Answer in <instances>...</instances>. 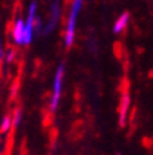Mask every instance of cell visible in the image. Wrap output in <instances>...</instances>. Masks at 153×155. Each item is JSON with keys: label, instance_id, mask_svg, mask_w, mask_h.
<instances>
[{"label": "cell", "instance_id": "cell-1", "mask_svg": "<svg viewBox=\"0 0 153 155\" xmlns=\"http://www.w3.org/2000/svg\"><path fill=\"white\" fill-rule=\"evenodd\" d=\"M84 0H72L69 7V13L65 21V31H64V45L65 48H70L75 45L77 32V21H79L80 13L83 10Z\"/></svg>", "mask_w": 153, "mask_h": 155}, {"label": "cell", "instance_id": "cell-2", "mask_svg": "<svg viewBox=\"0 0 153 155\" xmlns=\"http://www.w3.org/2000/svg\"><path fill=\"white\" fill-rule=\"evenodd\" d=\"M64 79H65V64L59 62L57 67V71L54 74V82H53V89H51L50 103H48V110L51 114H55L59 107L62 90H64Z\"/></svg>", "mask_w": 153, "mask_h": 155}, {"label": "cell", "instance_id": "cell-3", "mask_svg": "<svg viewBox=\"0 0 153 155\" xmlns=\"http://www.w3.org/2000/svg\"><path fill=\"white\" fill-rule=\"evenodd\" d=\"M39 19V4L36 0H32L26 8V15L24 17L25 22V46H30L36 38V22Z\"/></svg>", "mask_w": 153, "mask_h": 155}, {"label": "cell", "instance_id": "cell-4", "mask_svg": "<svg viewBox=\"0 0 153 155\" xmlns=\"http://www.w3.org/2000/svg\"><path fill=\"white\" fill-rule=\"evenodd\" d=\"M62 15V2L61 0H51L50 8H48V17L46 22H43L42 36H50L58 28Z\"/></svg>", "mask_w": 153, "mask_h": 155}, {"label": "cell", "instance_id": "cell-5", "mask_svg": "<svg viewBox=\"0 0 153 155\" xmlns=\"http://www.w3.org/2000/svg\"><path fill=\"white\" fill-rule=\"evenodd\" d=\"M10 39L15 46H25V22L24 17L18 15L11 24L10 29Z\"/></svg>", "mask_w": 153, "mask_h": 155}, {"label": "cell", "instance_id": "cell-6", "mask_svg": "<svg viewBox=\"0 0 153 155\" xmlns=\"http://www.w3.org/2000/svg\"><path fill=\"white\" fill-rule=\"evenodd\" d=\"M130 108H131V96L126 91V93L121 94L120 105H119V126L120 127H124L127 125Z\"/></svg>", "mask_w": 153, "mask_h": 155}, {"label": "cell", "instance_id": "cell-7", "mask_svg": "<svg viewBox=\"0 0 153 155\" xmlns=\"http://www.w3.org/2000/svg\"><path fill=\"white\" fill-rule=\"evenodd\" d=\"M130 19H131V15L130 13H123L116 18V21L113 22V26H112V32L115 35H121V33L126 32V29L128 28L130 25Z\"/></svg>", "mask_w": 153, "mask_h": 155}, {"label": "cell", "instance_id": "cell-8", "mask_svg": "<svg viewBox=\"0 0 153 155\" xmlns=\"http://www.w3.org/2000/svg\"><path fill=\"white\" fill-rule=\"evenodd\" d=\"M13 129V120H11V115H4L0 120V134L6 136Z\"/></svg>", "mask_w": 153, "mask_h": 155}, {"label": "cell", "instance_id": "cell-9", "mask_svg": "<svg viewBox=\"0 0 153 155\" xmlns=\"http://www.w3.org/2000/svg\"><path fill=\"white\" fill-rule=\"evenodd\" d=\"M17 60V48L15 47H8L4 50V57H3V62L6 65H11L14 64V61Z\"/></svg>", "mask_w": 153, "mask_h": 155}, {"label": "cell", "instance_id": "cell-10", "mask_svg": "<svg viewBox=\"0 0 153 155\" xmlns=\"http://www.w3.org/2000/svg\"><path fill=\"white\" fill-rule=\"evenodd\" d=\"M22 118H24V114H22V110L21 108H17L15 111L13 112L11 115V120H13V127H18L22 122Z\"/></svg>", "mask_w": 153, "mask_h": 155}, {"label": "cell", "instance_id": "cell-11", "mask_svg": "<svg viewBox=\"0 0 153 155\" xmlns=\"http://www.w3.org/2000/svg\"><path fill=\"white\" fill-rule=\"evenodd\" d=\"M4 45H3V40H2V38H0V65H2V62H3V57H4Z\"/></svg>", "mask_w": 153, "mask_h": 155}, {"label": "cell", "instance_id": "cell-12", "mask_svg": "<svg viewBox=\"0 0 153 155\" xmlns=\"http://www.w3.org/2000/svg\"><path fill=\"white\" fill-rule=\"evenodd\" d=\"M116 155H123V154H116Z\"/></svg>", "mask_w": 153, "mask_h": 155}, {"label": "cell", "instance_id": "cell-13", "mask_svg": "<svg viewBox=\"0 0 153 155\" xmlns=\"http://www.w3.org/2000/svg\"><path fill=\"white\" fill-rule=\"evenodd\" d=\"M15 2H18V0H15Z\"/></svg>", "mask_w": 153, "mask_h": 155}]
</instances>
